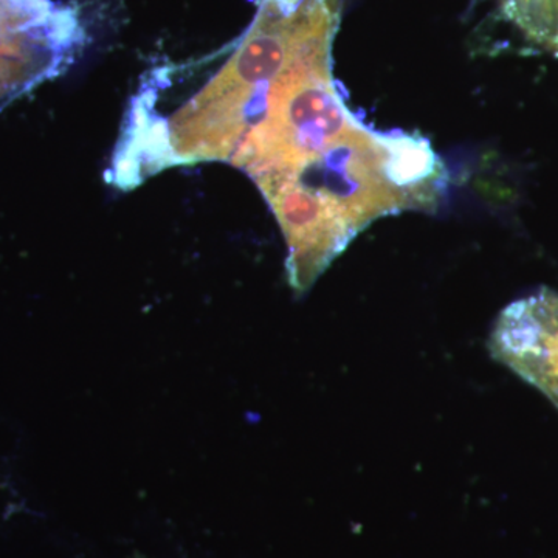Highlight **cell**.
<instances>
[{
  "mask_svg": "<svg viewBox=\"0 0 558 558\" xmlns=\"http://www.w3.org/2000/svg\"><path fill=\"white\" fill-rule=\"evenodd\" d=\"M226 61L174 110L134 108L117 153L137 183L199 161L244 171L282 219L303 207L362 142L333 76L340 0H255Z\"/></svg>",
  "mask_w": 558,
  "mask_h": 558,
  "instance_id": "1",
  "label": "cell"
},
{
  "mask_svg": "<svg viewBox=\"0 0 558 558\" xmlns=\"http://www.w3.org/2000/svg\"><path fill=\"white\" fill-rule=\"evenodd\" d=\"M492 357L537 388L558 410V293L539 289L499 314L490 337Z\"/></svg>",
  "mask_w": 558,
  "mask_h": 558,
  "instance_id": "2",
  "label": "cell"
}]
</instances>
